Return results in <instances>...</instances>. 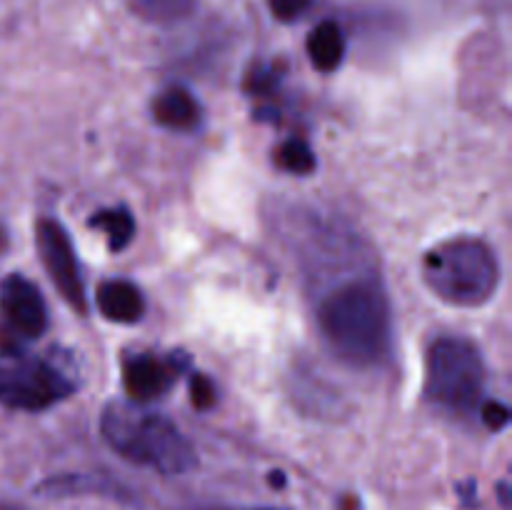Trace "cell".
I'll return each instance as SVG.
<instances>
[{"mask_svg":"<svg viewBox=\"0 0 512 510\" xmlns=\"http://www.w3.org/2000/svg\"><path fill=\"white\" fill-rule=\"evenodd\" d=\"M88 225L90 228L103 230V233L108 235V248L113 250V253H120V250L128 248L135 233L133 213H130L128 208H123V205H120V208L98 210V213L88 220Z\"/></svg>","mask_w":512,"mask_h":510,"instance_id":"12","label":"cell"},{"mask_svg":"<svg viewBox=\"0 0 512 510\" xmlns=\"http://www.w3.org/2000/svg\"><path fill=\"white\" fill-rule=\"evenodd\" d=\"M320 335L335 358L373 368L390 350V303L378 275H355L335 285L315 310Z\"/></svg>","mask_w":512,"mask_h":510,"instance_id":"1","label":"cell"},{"mask_svg":"<svg viewBox=\"0 0 512 510\" xmlns=\"http://www.w3.org/2000/svg\"><path fill=\"white\" fill-rule=\"evenodd\" d=\"M128 5L138 18L153 25L180 23L195 10V0H128Z\"/></svg>","mask_w":512,"mask_h":510,"instance_id":"13","label":"cell"},{"mask_svg":"<svg viewBox=\"0 0 512 510\" xmlns=\"http://www.w3.org/2000/svg\"><path fill=\"white\" fill-rule=\"evenodd\" d=\"M5 245H8V238H5V230L0 228V250H5Z\"/></svg>","mask_w":512,"mask_h":510,"instance_id":"20","label":"cell"},{"mask_svg":"<svg viewBox=\"0 0 512 510\" xmlns=\"http://www.w3.org/2000/svg\"><path fill=\"white\" fill-rule=\"evenodd\" d=\"M270 483H275V488H283L285 485L283 473H270Z\"/></svg>","mask_w":512,"mask_h":510,"instance_id":"19","label":"cell"},{"mask_svg":"<svg viewBox=\"0 0 512 510\" xmlns=\"http://www.w3.org/2000/svg\"><path fill=\"white\" fill-rule=\"evenodd\" d=\"M480 418H483L485 428H490V430H493V433H498V430L508 428L510 410H508V405L498 403V400H488V403H483V410H480Z\"/></svg>","mask_w":512,"mask_h":510,"instance_id":"17","label":"cell"},{"mask_svg":"<svg viewBox=\"0 0 512 510\" xmlns=\"http://www.w3.org/2000/svg\"><path fill=\"white\" fill-rule=\"evenodd\" d=\"M75 393V383L50 360L23 350H0V403L13 410H48Z\"/></svg>","mask_w":512,"mask_h":510,"instance_id":"5","label":"cell"},{"mask_svg":"<svg viewBox=\"0 0 512 510\" xmlns=\"http://www.w3.org/2000/svg\"><path fill=\"white\" fill-rule=\"evenodd\" d=\"M423 278L448 305L480 308L490 303L498 290L500 265L483 240L453 238L425 253Z\"/></svg>","mask_w":512,"mask_h":510,"instance_id":"3","label":"cell"},{"mask_svg":"<svg viewBox=\"0 0 512 510\" xmlns=\"http://www.w3.org/2000/svg\"><path fill=\"white\" fill-rule=\"evenodd\" d=\"M190 403H193L198 410L213 408V403H215L213 380L205 378V375H200V373L190 375Z\"/></svg>","mask_w":512,"mask_h":510,"instance_id":"15","label":"cell"},{"mask_svg":"<svg viewBox=\"0 0 512 510\" xmlns=\"http://www.w3.org/2000/svg\"><path fill=\"white\" fill-rule=\"evenodd\" d=\"M268 5L275 18L283 20V23H293V20L303 18L308 13L313 0H268Z\"/></svg>","mask_w":512,"mask_h":510,"instance_id":"16","label":"cell"},{"mask_svg":"<svg viewBox=\"0 0 512 510\" xmlns=\"http://www.w3.org/2000/svg\"><path fill=\"white\" fill-rule=\"evenodd\" d=\"M100 435L120 458L163 475L188 473L198 465L195 448L178 425L135 400H113L105 405Z\"/></svg>","mask_w":512,"mask_h":510,"instance_id":"2","label":"cell"},{"mask_svg":"<svg viewBox=\"0 0 512 510\" xmlns=\"http://www.w3.org/2000/svg\"><path fill=\"white\" fill-rule=\"evenodd\" d=\"M275 163L293 175H308L315 168V155L305 140L290 138L275 150Z\"/></svg>","mask_w":512,"mask_h":510,"instance_id":"14","label":"cell"},{"mask_svg":"<svg viewBox=\"0 0 512 510\" xmlns=\"http://www.w3.org/2000/svg\"><path fill=\"white\" fill-rule=\"evenodd\" d=\"M185 365L183 355L160 358L153 353H125L123 355V388L135 403L158 400L173 388L180 368Z\"/></svg>","mask_w":512,"mask_h":510,"instance_id":"7","label":"cell"},{"mask_svg":"<svg viewBox=\"0 0 512 510\" xmlns=\"http://www.w3.org/2000/svg\"><path fill=\"white\" fill-rule=\"evenodd\" d=\"M485 388V363L478 345L458 335L433 340L425 353V385L428 403L453 415H470Z\"/></svg>","mask_w":512,"mask_h":510,"instance_id":"4","label":"cell"},{"mask_svg":"<svg viewBox=\"0 0 512 510\" xmlns=\"http://www.w3.org/2000/svg\"><path fill=\"white\" fill-rule=\"evenodd\" d=\"M255 510H270V508H255Z\"/></svg>","mask_w":512,"mask_h":510,"instance_id":"22","label":"cell"},{"mask_svg":"<svg viewBox=\"0 0 512 510\" xmlns=\"http://www.w3.org/2000/svg\"><path fill=\"white\" fill-rule=\"evenodd\" d=\"M35 243H38L40 263H43L45 273L50 275V280L58 288V293L63 295L65 303L75 313H88V295H85L83 275H80L73 243H70L63 225L50 218L38 220V225H35Z\"/></svg>","mask_w":512,"mask_h":510,"instance_id":"6","label":"cell"},{"mask_svg":"<svg viewBox=\"0 0 512 510\" xmlns=\"http://www.w3.org/2000/svg\"><path fill=\"white\" fill-rule=\"evenodd\" d=\"M153 118L170 130H195L203 120L200 103L180 85L163 90L153 103Z\"/></svg>","mask_w":512,"mask_h":510,"instance_id":"10","label":"cell"},{"mask_svg":"<svg viewBox=\"0 0 512 510\" xmlns=\"http://www.w3.org/2000/svg\"><path fill=\"white\" fill-rule=\"evenodd\" d=\"M308 58L320 73H333L345 58V33L333 20H323L308 35Z\"/></svg>","mask_w":512,"mask_h":510,"instance_id":"11","label":"cell"},{"mask_svg":"<svg viewBox=\"0 0 512 510\" xmlns=\"http://www.w3.org/2000/svg\"><path fill=\"white\" fill-rule=\"evenodd\" d=\"M0 310L8 328L23 338H40L48 330V310L40 290L23 275L13 273L0 285Z\"/></svg>","mask_w":512,"mask_h":510,"instance_id":"8","label":"cell"},{"mask_svg":"<svg viewBox=\"0 0 512 510\" xmlns=\"http://www.w3.org/2000/svg\"><path fill=\"white\" fill-rule=\"evenodd\" d=\"M278 83V73H275L273 68H255L253 73L248 75V90H253V93H268V90H273V85Z\"/></svg>","mask_w":512,"mask_h":510,"instance_id":"18","label":"cell"},{"mask_svg":"<svg viewBox=\"0 0 512 510\" xmlns=\"http://www.w3.org/2000/svg\"><path fill=\"white\" fill-rule=\"evenodd\" d=\"M95 305L103 313V318L120 325L138 323L145 313L143 295L128 280H108V283H100L98 290H95Z\"/></svg>","mask_w":512,"mask_h":510,"instance_id":"9","label":"cell"},{"mask_svg":"<svg viewBox=\"0 0 512 510\" xmlns=\"http://www.w3.org/2000/svg\"><path fill=\"white\" fill-rule=\"evenodd\" d=\"M0 510H25V508H20V505H0Z\"/></svg>","mask_w":512,"mask_h":510,"instance_id":"21","label":"cell"}]
</instances>
